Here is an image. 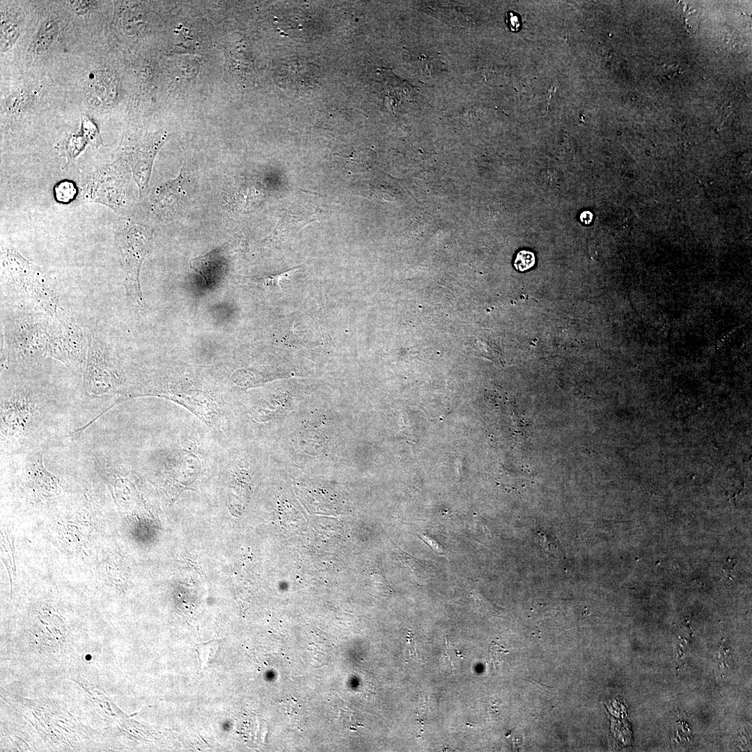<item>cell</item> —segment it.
<instances>
[{
    "label": "cell",
    "instance_id": "6da1fadb",
    "mask_svg": "<svg viewBox=\"0 0 752 752\" xmlns=\"http://www.w3.org/2000/svg\"><path fill=\"white\" fill-rule=\"evenodd\" d=\"M1 272L3 293L15 305L50 318L64 313L47 274L17 250L1 248Z\"/></svg>",
    "mask_w": 752,
    "mask_h": 752
},
{
    "label": "cell",
    "instance_id": "7a4b0ae2",
    "mask_svg": "<svg viewBox=\"0 0 752 752\" xmlns=\"http://www.w3.org/2000/svg\"><path fill=\"white\" fill-rule=\"evenodd\" d=\"M51 319L25 312L8 320L3 328V364L31 365L49 356Z\"/></svg>",
    "mask_w": 752,
    "mask_h": 752
},
{
    "label": "cell",
    "instance_id": "3957f363",
    "mask_svg": "<svg viewBox=\"0 0 752 752\" xmlns=\"http://www.w3.org/2000/svg\"><path fill=\"white\" fill-rule=\"evenodd\" d=\"M152 237V231L150 228L139 224L126 226L116 235L127 295L132 308L140 314L146 311L147 305L141 290L139 273L150 251Z\"/></svg>",
    "mask_w": 752,
    "mask_h": 752
},
{
    "label": "cell",
    "instance_id": "277c9868",
    "mask_svg": "<svg viewBox=\"0 0 752 752\" xmlns=\"http://www.w3.org/2000/svg\"><path fill=\"white\" fill-rule=\"evenodd\" d=\"M123 165L118 159L88 173L83 180V201L101 203L118 213L126 211L130 190Z\"/></svg>",
    "mask_w": 752,
    "mask_h": 752
},
{
    "label": "cell",
    "instance_id": "5b68a950",
    "mask_svg": "<svg viewBox=\"0 0 752 752\" xmlns=\"http://www.w3.org/2000/svg\"><path fill=\"white\" fill-rule=\"evenodd\" d=\"M84 385L91 395L99 396L119 389L123 382L120 365L109 343L96 333L89 335Z\"/></svg>",
    "mask_w": 752,
    "mask_h": 752
},
{
    "label": "cell",
    "instance_id": "8992f818",
    "mask_svg": "<svg viewBox=\"0 0 752 752\" xmlns=\"http://www.w3.org/2000/svg\"><path fill=\"white\" fill-rule=\"evenodd\" d=\"M49 335V356L83 373L86 363L89 336L65 312L51 319Z\"/></svg>",
    "mask_w": 752,
    "mask_h": 752
},
{
    "label": "cell",
    "instance_id": "52a82bcc",
    "mask_svg": "<svg viewBox=\"0 0 752 752\" xmlns=\"http://www.w3.org/2000/svg\"><path fill=\"white\" fill-rule=\"evenodd\" d=\"M35 404L24 390L9 395L1 402V440L20 439L25 435L33 417Z\"/></svg>",
    "mask_w": 752,
    "mask_h": 752
},
{
    "label": "cell",
    "instance_id": "ba28073f",
    "mask_svg": "<svg viewBox=\"0 0 752 752\" xmlns=\"http://www.w3.org/2000/svg\"><path fill=\"white\" fill-rule=\"evenodd\" d=\"M166 137V134L157 133L126 154L141 198L148 189L155 157Z\"/></svg>",
    "mask_w": 752,
    "mask_h": 752
},
{
    "label": "cell",
    "instance_id": "9c48e42d",
    "mask_svg": "<svg viewBox=\"0 0 752 752\" xmlns=\"http://www.w3.org/2000/svg\"><path fill=\"white\" fill-rule=\"evenodd\" d=\"M318 194L304 193L285 209L281 215L279 228L299 230L312 221L320 220L329 212Z\"/></svg>",
    "mask_w": 752,
    "mask_h": 752
},
{
    "label": "cell",
    "instance_id": "30bf717a",
    "mask_svg": "<svg viewBox=\"0 0 752 752\" xmlns=\"http://www.w3.org/2000/svg\"><path fill=\"white\" fill-rule=\"evenodd\" d=\"M187 184L181 171L177 178L164 183L153 191L150 203L154 213L159 217H166L175 212L186 194L185 187Z\"/></svg>",
    "mask_w": 752,
    "mask_h": 752
},
{
    "label": "cell",
    "instance_id": "8fae6325",
    "mask_svg": "<svg viewBox=\"0 0 752 752\" xmlns=\"http://www.w3.org/2000/svg\"><path fill=\"white\" fill-rule=\"evenodd\" d=\"M20 13H1V52L10 48L20 33L22 19Z\"/></svg>",
    "mask_w": 752,
    "mask_h": 752
},
{
    "label": "cell",
    "instance_id": "7c38bea8",
    "mask_svg": "<svg viewBox=\"0 0 752 752\" xmlns=\"http://www.w3.org/2000/svg\"><path fill=\"white\" fill-rule=\"evenodd\" d=\"M58 26L53 17H49L40 26L33 43V52L40 54L45 51L55 39Z\"/></svg>",
    "mask_w": 752,
    "mask_h": 752
},
{
    "label": "cell",
    "instance_id": "4fadbf2b",
    "mask_svg": "<svg viewBox=\"0 0 752 752\" xmlns=\"http://www.w3.org/2000/svg\"><path fill=\"white\" fill-rule=\"evenodd\" d=\"M88 144L84 137L78 134H68L60 141L56 148L61 157L67 158L68 162L75 159Z\"/></svg>",
    "mask_w": 752,
    "mask_h": 752
},
{
    "label": "cell",
    "instance_id": "5bb4252c",
    "mask_svg": "<svg viewBox=\"0 0 752 752\" xmlns=\"http://www.w3.org/2000/svg\"><path fill=\"white\" fill-rule=\"evenodd\" d=\"M240 471H235L233 475V479L230 483L229 502L232 507L235 506H244L245 499L248 496V485L242 480V476Z\"/></svg>",
    "mask_w": 752,
    "mask_h": 752
},
{
    "label": "cell",
    "instance_id": "9a60e30c",
    "mask_svg": "<svg viewBox=\"0 0 752 752\" xmlns=\"http://www.w3.org/2000/svg\"><path fill=\"white\" fill-rule=\"evenodd\" d=\"M80 134L93 148H97L100 146H104L98 125L87 115L81 116Z\"/></svg>",
    "mask_w": 752,
    "mask_h": 752
},
{
    "label": "cell",
    "instance_id": "2e32d148",
    "mask_svg": "<svg viewBox=\"0 0 752 752\" xmlns=\"http://www.w3.org/2000/svg\"><path fill=\"white\" fill-rule=\"evenodd\" d=\"M78 194L76 184L69 180H63L56 184L54 187V196L60 203L67 204L75 199Z\"/></svg>",
    "mask_w": 752,
    "mask_h": 752
},
{
    "label": "cell",
    "instance_id": "e0dca14e",
    "mask_svg": "<svg viewBox=\"0 0 752 752\" xmlns=\"http://www.w3.org/2000/svg\"><path fill=\"white\" fill-rule=\"evenodd\" d=\"M535 258L532 251L522 250L516 256L514 267L519 272H524L531 268L535 265Z\"/></svg>",
    "mask_w": 752,
    "mask_h": 752
},
{
    "label": "cell",
    "instance_id": "ac0fdd59",
    "mask_svg": "<svg viewBox=\"0 0 752 752\" xmlns=\"http://www.w3.org/2000/svg\"><path fill=\"white\" fill-rule=\"evenodd\" d=\"M69 6L71 10L77 15H84L93 6V1H70Z\"/></svg>",
    "mask_w": 752,
    "mask_h": 752
},
{
    "label": "cell",
    "instance_id": "d6986e66",
    "mask_svg": "<svg viewBox=\"0 0 752 752\" xmlns=\"http://www.w3.org/2000/svg\"><path fill=\"white\" fill-rule=\"evenodd\" d=\"M506 22L512 31L517 32L521 29V21L519 18V16L515 13H507Z\"/></svg>",
    "mask_w": 752,
    "mask_h": 752
},
{
    "label": "cell",
    "instance_id": "ffe728a7",
    "mask_svg": "<svg viewBox=\"0 0 752 752\" xmlns=\"http://www.w3.org/2000/svg\"><path fill=\"white\" fill-rule=\"evenodd\" d=\"M592 217H593L592 214L588 211H585V212H582L581 214V217H580V218L581 219V221H583L585 224H589L590 222V220H591Z\"/></svg>",
    "mask_w": 752,
    "mask_h": 752
}]
</instances>
